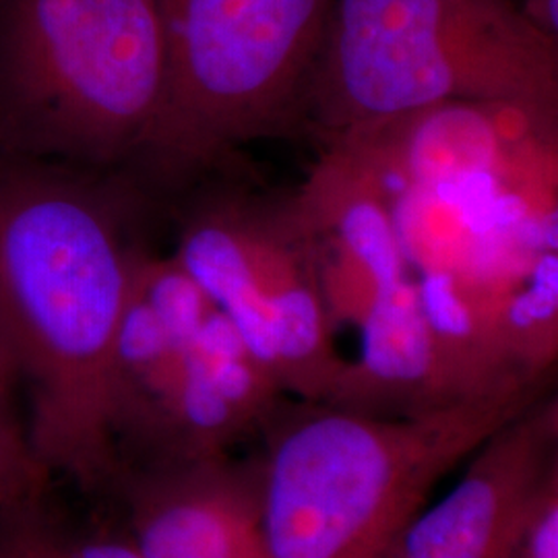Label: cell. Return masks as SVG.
Instances as JSON below:
<instances>
[{
  "label": "cell",
  "mask_w": 558,
  "mask_h": 558,
  "mask_svg": "<svg viewBox=\"0 0 558 558\" xmlns=\"http://www.w3.org/2000/svg\"><path fill=\"white\" fill-rule=\"evenodd\" d=\"M538 391L515 377L412 416L278 401L260 424L265 557L387 558L440 480Z\"/></svg>",
  "instance_id": "7a4b0ae2"
},
{
  "label": "cell",
  "mask_w": 558,
  "mask_h": 558,
  "mask_svg": "<svg viewBox=\"0 0 558 558\" xmlns=\"http://www.w3.org/2000/svg\"><path fill=\"white\" fill-rule=\"evenodd\" d=\"M48 472L29 442L27 426L13 410V398L0 396V511L15 500L44 490Z\"/></svg>",
  "instance_id": "30bf717a"
},
{
  "label": "cell",
  "mask_w": 558,
  "mask_h": 558,
  "mask_svg": "<svg viewBox=\"0 0 558 558\" xmlns=\"http://www.w3.org/2000/svg\"><path fill=\"white\" fill-rule=\"evenodd\" d=\"M160 9L166 89L135 160L149 179L197 182L240 145L308 124L333 0H160Z\"/></svg>",
  "instance_id": "5b68a950"
},
{
  "label": "cell",
  "mask_w": 558,
  "mask_h": 558,
  "mask_svg": "<svg viewBox=\"0 0 558 558\" xmlns=\"http://www.w3.org/2000/svg\"><path fill=\"white\" fill-rule=\"evenodd\" d=\"M451 104L555 124L558 40L518 0H333L308 124L336 145Z\"/></svg>",
  "instance_id": "3957f363"
},
{
  "label": "cell",
  "mask_w": 558,
  "mask_h": 558,
  "mask_svg": "<svg viewBox=\"0 0 558 558\" xmlns=\"http://www.w3.org/2000/svg\"><path fill=\"white\" fill-rule=\"evenodd\" d=\"M174 259L281 391L331 401L345 375L317 246L296 199L216 184L180 220Z\"/></svg>",
  "instance_id": "8992f818"
},
{
  "label": "cell",
  "mask_w": 558,
  "mask_h": 558,
  "mask_svg": "<svg viewBox=\"0 0 558 558\" xmlns=\"http://www.w3.org/2000/svg\"><path fill=\"white\" fill-rule=\"evenodd\" d=\"M511 558H558V490L544 500Z\"/></svg>",
  "instance_id": "8fae6325"
},
{
  "label": "cell",
  "mask_w": 558,
  "mask_h": 558,
  "mask_svg": "<svg viewBox=\"0 0 558 558\" xmlns=\"http://www.w3.org/2000/svg\"><path fill=\"white\" fill-rule=\"evenodd\" d=\"M117 490L145 558L265 557L260 461L218 456L129 468Z\"/></svg>",
  "instance_id": "ba28073f"
},
{
  "label": "cell",
  "mask_w": 558,
  "mask_h": 558,
  "mask_svg": "<svg viewBox=\"0 0 558 558\" xmlns=\"http://www.w3.org/2000/svg\"><path fill=\"white\" fill-rule=\"evenodd\" d=\"M453 490L420 509L387 558H511L558 490L557 398L536 399L470 456Z\"/></svg>",
  "instance_id": "52a82bcc"
},
{
  "label": "cell",
  "mask_w": 558,
  "mask_h": 558,
  "mask_svg": "<svg viewBox=\"0 0 558 558\" xmlns=\"http://www.w3.org/2000/svg\"><path fill=\"white\" fill-rule=\"evenodd\" d=\"M521 13L553 40H558L557 0H521Z\"/></svg>",
  "instance_id": "5bb4252c"
},
{
  "label": "cell",
  "mask_w": 558,
  "mask_h": 558,
  "mask_svg": "<svg viewBox=\"0 0 558 558\" xmlns=\"http://www.w3.org/2000/svg\"><path fill=\"white\" fill-rule=\"evenodd\" d=\"M41 493L0 511V558H71L66 527L50 513Z\"/></svg>",
  "instance_id": "9c48e42d"
},
{
  "label": "cell",
  "mask_w": 558,
  "mask_h": 558,
  "mask_svg": "<svg viewBox=\"0 0 558 558\" xmlns=\"http://www.w3.org/2000/svg\"><path fill=\"white\" fill-rule=\"evenodd\" d=\"M20 385V371H17V360L13 354V345L9 338L7 320H4V311L0 302V396L13 398V389Z\"/></svg>",
  "instance_id": "4fadbf2b"
},
{
  "label": "cell",
  "mask_w": 558,
  "mask_h": 558,
  "mask_svg": "<svg viewBox=\"0 0 558 558\" xmlns=\"http://www.w3.org/2000/svg\"><path fill=\"white\" fill-rule=\"evenodd\" d=\"M66 546L71 558H145L133 538L83 536L66 530Z\"/></svg>",
  "instance_id": "7c38bea8"
},
{
  "label": "cell",
  "mask_w": 558,
  "mask_h": 558,
  "mask_svg": "<svg viewBox=\"0 0 558 558\" xmlns=\"http://www.w3.org/2000/svg\"><path fill=\"white\" fill-rule=\"evenodd\" d=\"M166 89L160 0H0V156L140 158Z\"/></svg>",
  "instance_id": "277c9868"
},
{
  "label": "cell",
  "mask_w": 558,
  "mask_h": 558,
  "mask_svg": "<svg viewBox=\"0 0 558 558\" xmlns=\"http://www.w3.org/2000/svg\"><path fill=\"white\" fill-rule=\"evenodd\" d=\"M126 203L80 168H0V302L27 435L41 468L87 493L117 490L112 364L137 248Z\"/></svg>",
  "instance_id": "6da1fadb"
},
{
  "label": "cell",
  "mask_w": 558,
  "mask_h": 558,
  "mask_svg": "<svg viewBox=\"0 0 558 558\" xmlns=\"http://www.w3.org/2000/svg\"><path fill=\"white\" fill-rule=\"evenodd\" d=\"M255 558H267V557H255Z\"/></svg>",
  "instance_id": "9a60e30c"
}]
</instances>
